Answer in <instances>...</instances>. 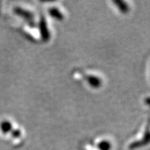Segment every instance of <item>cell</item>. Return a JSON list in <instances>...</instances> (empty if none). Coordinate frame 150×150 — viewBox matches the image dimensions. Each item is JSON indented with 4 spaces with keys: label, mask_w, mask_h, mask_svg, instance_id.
<instances>
[{
    "label": "cell",
    "mask_w": 150,
    "mask_h": 150,
    "mask_svg": "<svg viewBox=\"0 0 150 150\" xmlns=\"http://www.w3.org/2000/svg\"><path fill=\"white\" fill-rule=\"evenodd\" d=\"M49 13L52 18L56 19L58 20H61L64 18V16L57 8H52L49 10Z\"/></svg>",
    "instance_id": "277c9868"
},
{
    "label": "cell",
    "mask_w": 150,
    "mask_h": 150,
    "mask_svg": "<svg viewBox=\"0 0 150 150\" xmlns=\"http://www.w3.org/2000/svg\"><path fill=\"white\" fill-rule=\"evenodd\" d=\"M40 31H41V34H42L43 40L45 41H47L50 40V32H49V30L47 29V25L46 20L44 18H41Z\"/></svg>",
    "instance_id": "7a4b0ae2"
},
{
    "label": "cell",
    "mask_w": 150,
    "mask_h": 150,
    "mask_svg": "<svg viewBox=\"0 0 150 150\" xmlns=\"http://www.w3.org/2000/svg\"><path fill=\"white\" fill-rule=\"evenodd\" d=\"M150 142V131H147L145 133V136L140 140L132 142L130 145H129V149H135L140 148L143 146L147 145Z\"/></svg>",
    "instance_id": "6da1fadb"
},
{
    "label": "cell",
    "mask_w": 150,
    "mask_h": 150,
    "mask_svg": "<svg viewBox=\"0 0 150 150\" xmlns=\"http://www.w3.org/2000/svg\"><path fill=\"white\" fill-rule=\"evenodd\" d=\"M113 3L116 5V6L117 7L118 9L120 11L121 13L125 14L127 13L129 11V6L127 4L125 1H113Z\"/></svg>",
    "instance_id": "5b68a950"
},
{
    "label": "cell",
    "mask_w": 150,
    "mask_h": 150,
    "mask_svg": "<svg viewBox=\"0 0 150 150\" xmlns=\"http://www.w3.org/2000/svg\"><path fill=\"white\" fill-rule=\"evenodd\" d=\"M98 148L99 150H110L111 145L107 140H102L98 144Z\"/></svg>",
    "instance_id": "8992f818"
},
{
    "label": "cell",
    "mask_w": 150,
    "mask_h": 150,
    "mask_svg": "<svg viewBox=\"0 0 150 150\" xmlns=\"http://www.w3.org/2000/svg\"><path fill=\"white\" fill-rule=\"evenodd\" d=\"M145 103L150 106V97H147V98L145 99Z\"/></svg>",
    "instance_id": "52a82bcc"
},
{
    "label": "cell",
    "mask_w": 150,
    "mask_h": 150,
    "mask_svg": "<svg viewBox=\"0 0 150 150\" xmlns=\"http://www.w3.org/2000/svg\"><path fill=\"white\" fill-rule=\"evenodd\" d=\"M86 80L88 83L91 87L93 88H99L102 86V79H99L98 76H94V75H89L86 76Z\"/></svg>",
    "instance_id": "3957f363"
}]
</instances>
